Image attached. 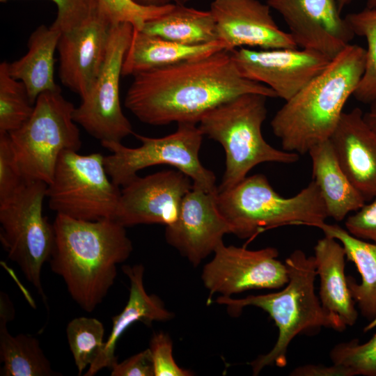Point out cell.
<instances>
[{
    "instance_id": "cell-1",
    "label": "cell",
    "mask_w": 376,
    "mask_h": 376,
    "mask_svg": "<svg viewBox=\"0 0 376 376\" xmlns=\"http://www.w3.org/2000/svg\"><path fill=\"white\" fill-rule=\"evenodd\" d=\"M133 78L124 104L141 122L155 126L198 125L207 111L243 94L277 97L267 86L244 77L227 49Z\"/></svg>"
},
{
    "instance_id": "cell-2",
    "label": "cell",
    "mask_w": 376,
    "mask_h": 376,
    "mask_svg": "<svg viewBox=\"0 0 376 376\" xmlns=\"http://www.w3.org/2000/svg\"><path fill=\"white\" fill-rule=\"evenodd\" d=\"M49 264L72 299L91 313L113 285L118 265L133 251L124 226L113 219L86 221L56 214Z\"/></svg>"
},
{
    "instance_id": "cell-3",
    "label": "cell",
    "mask_w": 376,
    "mask_h": 376,
    "mask_svg": "<svg viewBox=\"0 0 376 376\" xmlns=\"http://www.w3.org/2000/svg\"><path fill=\"white\" fill-rule=\"evenodd\" d=\"M366 58L364 48L348 45L320 74L285 101L270 123L283 150L303 155L329 139L362 78Z\"/></svg>"
},
{
    "instance_id": "cell-4",
    "label": "cell",
    "mask_w": 376,
    "mask_h": 376,
    "mask_svg": "<svg viewBox=\"0 0 376 376\" xmlns=\"http://www.w3.org/2000/svg\"><path fill=\"white\" fill-rule=\"evenodd\" d=\"M285 264L288 281L282 290L241 299L220 296L215 300L226 306L228 313L235 317L246 306L261 308L269 314L278 328V338L272 349L249 363L253 375H258L266 366L285 367L288 347L297 335L316 333L322 327L338 331L346 329L322 307L315 294L317 272L314 256H307L297 249L285 259Z\"/></svg>"
},
{
    "instance_id": "cell-5",
    "label": "cell",
    "mask_w": 376,
    "mask_h": 376,
    "mask_svg": "<svg viewBox=\"0 0 376 376\" xmlns=\"http://www.w3.org/2000/svg\"><path fill=\"white\" fill-rule=\"evenodd\" d=\"M267 98L258 93L239 95L212 109L199 121L203 134L219 143L225 152V171L217 190L235 186L261 163L298 161L299 154L276 149L263 136Z\"/></svg>"
},
{
    "instance_id": "cell-6",
    "label": "cell",
    "mask_w": 376,
    "mask_h": 376,
    "mask_svg": "<svg viewBox=\"0 0 376 376\" xmlns=\"http://www.w3.org/2000/svg\"><path fill=\"white\" fill-rule=\"evenodd\" d=\"M217 203L232 234L241 239H252L283 226L315 227L328 217L313 180L296 195L285 198L274 191L265 175L255 174L232 188L217 190Z\"/></svg>"
},
{
    "instance_id": "cell-7",
    "label": "cell",
    "mask_w": 376,
    "mask_h": 376,
    "mask_svg": "<svg viewBox=\"0 0 376 376\" xmlns=\"http://www.w3.org/2000/svg\"><path fill=\"white\" fill-rule=\"evenodd\" d=\"M75 109L61 91L44 92L38 97L29 118L9 133L16 160L26 180L49 185L61 152L79 150L81 140L73 118Z\"/></svg>"
},
{
    "instance_id": "cell-8",
    "label": "cell",
    "mask_w": 376,
    "mask_h": 376,
    "mask_svg": "<svg viewBox=\"0 0 376 376\" xmlns=\"http://www.w3.org/2000/svg\"><path fill=\"white\" fill-rule=\"evenodd\" d=\"M47 184L26 180L10 196L0 200V240L8 258L45 300L41 272L49 260L54 229L43 215Z\"/></svg>"
},
{
    "instance_id": "cell-9",
    "label": "cell",
    "mask_w": 376,
    "mask_h": 376,
    "mask_svg": "<svg viewBox=\"0 0 376 376\" xmlns=\"http://www.w3.org/2000/svg\"><path fill=\"white\" fill-rule=\"evenodd\" d=\"M141 145L129 148L121 142H102L111 155L104 156L106 171L111 181L123 187L145 168L159 164L175 167L188 175L193 184L209 192H217L216 176L199 159L203 134L196 124H178L177 130L162 137L134 134Z\"/></svg>"
},
{
    "instance_id": "cell-10",
    "label": "cell",
    "mask_w": 376,
    "mask_h": 376,
    "mask_svg": "<svg viewBox=\"0 0 376 376\" xmlns=\"http://www.w3.org/2000/svg\"><path fill=\"white\" fill-rule=\"evenodd\" d=\"M101 153L60 155L46 197L50 209L71 218L97 221L115 219L121 189L108 175Z\"/></svg>"
},
{
    "instance_id": "cell-11",
    "label": "cell",
    "mask_w": 376,
    "mask_h": 376,
    "mask_svg": "<svg viewBox=\"0 0 376 376\" xmlns=\"http://www.w3.org/2000/svg\"><path fill=\"white\" fill-rule=\"evenodd\" d=\"M133 31L134 26L129 22L113 24L101 71L73 113L75 123L101 143L121 142L134 134L123 112L119 95L123 64Z\"/></svg>"
},
{
    "instance_id": "cell-12",
    "label": "cell",
    "mask_w": 376,
    "mask_h": 376,
    "mask_svg": "<svg viewBox=\"0 0 376 376\" xmlns=\"http://www.w3.org/2000/svg\"><path fill=\"white\" fill-rule=\"evenodd\" d=\"M274 247L247 249L221 243L203 267L201 279L209 292L207 304L215 293L230 297L250 290L279 289L288 281L285 263Z\"/></svg>"
},
{
    "instance_id": "cell-13",
    "label": "cell",
    "mask_w": 376,
    "mask_h": 376,
    "mask_svg": "<svg viewBox=\"0 0 376 376\" xmlns=\"http://www.w3.org/2000/svg\"><path fill=\"white\" fill-rule=\"evenodd\" d=\"M231 52L244 77L267 86L285 101L320 74L331 61L323 54L302 48L240 47Z\"/></svg>"
},
{
    "instance_id": "cell-14",
    "label": "cell",
    "mask_w": 376,
    "mask_h": 376,
    "mask_svg": "<svg viewBox=\"0 0 376 376\" xmlns=\"http://www.w3.org/2000/svg\"><path fill=\"white\" fill-rule=\"evenodd\" d=\"M192 186L191 179L178 169L137 175L122 187L114 219L125 227L168 226L178 219L183 198Z\"/></svg>"
},
{
    "instance_id": "cell-15",
    "label": "cell",
    "mask_w": 376,
    "mask_h": 376,
    "mask_svg": "<svg viewBox=\"0 0 376 376\" xmlns=\"http://www.w3.org/2000/svg\"><path fill=\"white\" fill-rule=\"evenodd\" d=\"M111 14L102 1L80 26L61 33L57 51L61 83L83 98L104 64L111 27Z\"/></svg>"
},
{
    "instance_id": "cell-16",
    "label": "cell",
    "mask_w": 376,
    "mask_h": 376,
    "mask_svg": "<svg viewBox=\"0 0 376 376\" xmlns=\"http://www.w3.org/2000/svg\"><path fill=\"white\" fill-rule=\"evenodd\" d=\"M217 192L193 184L183 198L178 219L166 226V242L194 267L214 253L226 234H232L230 225L219 210Z\"/></svg>"
},
{
    "instance_id": "cell-17",
    "label": "cell",
    "mask_w": 376,
    "mask_h": 376,
    "mask_svg": "<svg viewBox=\"0 0 376 376\" xmlns=\"http://www.w3.org/2000/svg\"><path fill=\"white\" fill-rule=\"evenodd\" d=\"M267 3L283 17L298 47L332 59L355 36L340 16L337 0H267Z\"/></svg>"
},
{
    "instance_id": "cell-18",
    "label": "cell",
    "mask_w": 376,
    "mask_h": 376,
    "mask_svg": "<svg viewBox=\"0 0 376 376\" xmlns=\"http://www.w3.org/2000/svg\"><path fill=\"white\" fill-rule=\"evenodd\" d=\"M270 8L258 0H213L210 11L218 40L229 51L240 47L298 48L291 35L276 24Z\"/></svg>"
},
{
    "instance_id": "cell-19",
    "label": "cell",
    "mask_w": 376,
    "mask_h": 376,
    "mask_svg": "<svg viewBox=\"0 0 376 376\" xmlns=\"http://www.w3.org/2000/svg\"><path fill=\"white\" fill-rule=\"evenodd\" d=\"M329 140L352 183L366 201L376 196V133L355 107L343 112Z\"/></svg>"
},
{
    "instance_id": "cell-20",
    "label": "cell",
    "mask_w": 376,
    "mask_h": 376,
    "mask_svg": "<svg viewBox=\"0 0 376 376\" xmlns=\"http://www.w3.org/2000/svg\"><path fill=\"white\" fill-rule=\"evenodd\" d=\"M123 273L130 283L129 299L123 310L112 318V327L103 349L95 361L88 368L85 376H93L103 368H112L118 363L115 354L118 340L134 323L141 322L150 326L155 321H167L173 314L155 295L147 293L143 283L144 267L138 264L123 265Z\"/></svg>"
},
{
    "instance_id": "cell-21",
    "label": "cell",
    "mask_w": 376,
    "mask_h": 376,
    "mask_svg": "<svg viewBox=\"0 0 376 376\" xmlns=\"http://www.w3.org/2000/svg\"><path fill=\"white\" fill-rule=\"evenodd\" d=\"M314 253L322 307L346 327L353 326L358 312L345 274L346 254L343 245L335 238L324 235L318 240Z\"/></svg>"
},
{
    "instance_id": "cell-22",
    "label": "cell",
    "mask_w": 376,
    "mask_h": 376,
    "mask_svg": "<svg viewBox=\"0 0 376 376\" xmlns=\"http://www.w3.org/2000/svg\"><path fill=\"white\" fill-rule=\"evenodd\" d=\"M308 153L312 180L320 190L328 217L340 221L365 205V198L344 172L329 139L313 146Z\"/></svg>"
},
{
    "instance_id": "cell-23",
    "label": "cell",
    "mask_w": 376,
    "mask_h": 376,
    "mask_svg": "<svg viewBox=\"0 0 376 376\" xmlns=\"http://www.w3.org/2000/svg\"><path fill=\"white\" fill-rule=\"evenodd\" d=\"M223 49L226 47L221 41L188 45L134 29L124 58L122 76L133 77L142 72L204 57Z\"/></svg>"
},
{
    "instance_id": "cell-24",
    "label": "cell",
    "mask_w": 376,
    "mask_h": 376,
    "mask_svg": "<svg viewBox=\"0 0 376 376\" xmlns=\"http://www.w3.org/2000/svg\"><path fill=\"white\" fill-rule=\"evenodd\" d=\"M61 35L52 25L39 26L29 38L27 53L7 64L9 74L24 84L33 104L41 93L61 91L54 80V54Z\"/></svg>"
},
{
    "instance_id": "cell-25",
    "label": "cell",
    "mask_w": 376,
    "mask_h": 376,
    "mask_svg": "<svg viewBox=\"0 0 376 376\" xmlns=\"http://www.w3.org/2000/svg\"><path fill=\"white\" fill-rule=\"evenodd\" d=\"M315 227L324 235L337 240L343 245L347 259L357 267L361 282L347 276L349 289L361 314L373 321L376 318V243L356 237L337 224L324 222Z\"/></svg>"
},
{
    "instance_id": "cell-26",
    "label": "cell",
    "mask_w": 376,
    "mask_h": 376,
    "mask_svg": "<svg viewBox=\"0 0 376 376\" xmlns=\"http://www.w3.org/2000/svg\"><path fill=\"white\" fill-rule=\"evenodd\" d=\"M141 31L188 45L219 41L210 10H200L185 5L174 4L168 12L145 22Z\"/></svg>"
},
{
    "instance_id": "cell-27",
    "label": "cell",
    "mask_w": 376,
    "mask_h": 376,
    "mask_svg": "<svg viewBox=\"0 0 376 376\" xmlns=\"http://www.w3.org/2000/svg\"><path fill=\"white\" fill-rule=\"evenodd\" d=\"M14 313L6 308L0 310V359L3 376H53L54 371L38 340L30 334L12 335L7 324Z\"/></svg>"
},
{
    "instance_id": "cell-28",
    "label": "cell",
    "mask_w": 376,
    "mask_h": 376,
    "mask_svg": "<svg viewBox=\"0 0 376 376\" xmlns=\"http://www.w3.org/2000/svg\"><path fill=\"white\" fill-rule=\"evenodd\" d=\"M7 64H0V133L9 134L29 118L34 104L24 84L10 76Z\"/></svg>"
},
{
    "instance_id": "cell-29",
    "label": "cell",
    "mask_w": 376,
    "mask_h": 376,
    "mask_svg": "<svg viewBox=\"0 0 376 376\" xmlns=\"http://www.w3.org/2000/svg\"><path fill=\"white\" fill-rule=\"evenodd\" d=\"M345 19L354 34L364 37L367 41L365 71L353 96L359 102L370 104L376 98V8L349 13Z\"/></svg>"
},
{
    "instance_id": "cell-30",
    "label": "cell",
    "mask_w": 376,
    "mask_h": 376,
    "mask_svg": "<svg viewBox=\"0 0 376 376\" xmlns=\"http://www.w3.org/2000/svg\"><path fill=\"white\" fill-rule=\"evenodd\" d=\"M66 335L78 375H81L103 349L106 340L104 325L95 318H75L68 324Z\"/></svg>"
},
{
    "instance_id": "cell-31",
    "label": "cell",
    "mask_w": 376,
    "mask_h": 376,
    "mask_svg": "<svg viewBox=\"0 0 376 376\" xmlns=\"http://www.w3.org/2000/svg\"><path fill=\"white\" fill-rule=\"evenodd\" d=\"M376 327V318L364 328ZM332 363L345 368L350 376H376V333L366 343L358 339L336 345L329 353Z\"/></svg>"
},
{
    "instance_id": "cell-32",
    "label": "cell",
    "mask_w": 376,
    "mask_h": 376,
    "mask_svg": "<svg viewBox=\"0 0 376 376\" xmlns=\"http://www.w3.org/2000/svg\"><path fill=\"white\" fill-rule=\"evenodd\" d=\"M10 0H0L6 2ZM56 6L57 15L52 26L61 33L83 24L97 9L102 0H51Z\"/></svg>"
},
{
    "instance_id": "cell-33",
    "label": "cell",
    "mask_w": 376,
    "mask_h": 376,
    "mask_svg": "<svg viewBox=\"0 0 376 376\" xmlns=\"http://www.w3.org/2000/svg\"><path fill=\"white\" fill-rule=\"evenodd\" d=\"M26 181L24 178L8 133H0V200L13 194Z\"/></svg>"
},
{
    "instance_id": "cell-34",
    "label": "cell",
    "mask_w": 376,
    "mask_h": 376,
    "mask_svg": "<svg viewBox=\"0 0 376 376\" xmlns=\"http://www.w3.org/2000/svg\"><path fill=\"white\" fill-rule=\"evenodd\" d=\"M155 376H191L193 373L180 367L173 356V342L169 334L155 333L150 341Z\"/></svg>"
},
{
    "instance_id": "cell-35",
    "label": "cell",
    "mask_w": 376,
    "mask_h": 376,
    "mask_svg": "<svg viewBox=\"0 0 376 376\" xmlns=\"http://www.w3.org/2000/svg\"><path fill=\"white\" fill-rule=\"evenodd\" d=\"M110 11L115 23L129 22L134 29H141L145 22L164 12L163 7L143 6L132 0H102Z\"/></svg>"
},
{
    "instance_id": "cell-36",
    "label": "cell",
    "mask_w": 376,
    "mask_h": 376,
    "mask_svg": "<svg viewBox=\"0 0 376 376\" xmlns=\"http://www.w3.org/2000/svg\"><path fill=\"white\" fill-rule=\"evenodd\" d=\"M346 230L356 237L376 243V196L373 201L347 217Z\"/></svg>"
},
{
    "instance_id": "cell-37",
    "label": "cell",
    "mask_w": 376,
    "mask_h": 376,
    "mask_svg": "<svg viewBox=\"0 0 376 376\" xmlns=\"http://www.w3.org/2000/svg\"><path fill=\"white\" fill-rule=\"evenodd\" d=\"M111 376H155L151 352L146 349L118 363L112 368Z\"/></svg>"
},
{
    "instance_id": "cell-38",
    "label": "cell",
    "mask_w": 376,
    "mask_h": 376,
    "mask_svg": "<svg viewBox=\"0 0 376 376\" xmlns=\"http://www.w3.org/2000/svg\"><path fill=\"white\" fill-rule=\"evenodd\" d=\"M290 376H350L347 370L339 365L306 364L294 368Z\"/></svg>"
},
{
    "instance_id": "cell-39",
    "label": "cell",
    "mask_w": 376,
    "mask_h": 376,
    "mask_svg": "<svg viewBox=\"0 0 376 376\" xmlns=\"http://www.w3.org/2000/svg\"><path fill=\"white\" fill-rule=\"evenodd\" d=\"M143 6H164L169 4L185 5L190 0H132Z\"/></svg>"
},
{
    "instance_id": "cell-40",
    "label": "cell",
    "mask_w": 376,
    "mask_h": 376,
    "mask_svg": "<svg viewBox=\"0 0 376 376\" xmlns=\"http://www.w3.org/2000/svg\"><path fill=\"white\" fill-rule=\"evenodd\" d=\"M370 104L369 111L363 113V118L368 126L376 133V98Z\"/></svg>"
},
{
    "instance_id": "cell-41",
    "label": "cell",
    "mask_w": 376,
    "mask_h": 376,
    "mask_svg": "<svg viewBox=\"0 0 376 376\" xmlns=\"http://www.w3.org/2000/svg\"><path fill=\"white\" fill-rule=\"evenodd\" d=\"M352 0H337L338 6L341 11L343 8L347 4H349ZM366 8H376V0H366Z\"/></svg>"
}]
</instances>
